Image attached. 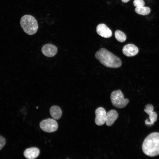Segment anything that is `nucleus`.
<instances>
[{
	"instance_id": "39448f33",
	"label": "nucleus",
	"mask_w": 159,
	"mask_h": 159,
	"mask_svg": "<svg viewBox=\"0 0 159 159\" xmlns=\"http://www.w3.org/2000/svg\"><path fill=\"white\" fill-rule=\"evenodd\" d=\"M39 126L42 130L47 132H54L58 128L57 122L51 118L43 120L40 122Z\"/></svg>"
},
{
	"instance_id": "f3484780",
	"label": "nucleus",
	"mask_w": 159,
	"mask_h": 159,
	"mask_svg": "<svg viewBox=\"0 0 159 159\" xmlns=\"http://www.w3.org/2000/svg\"><path fill=\"white\" fill-rule=\"evenodd\" d=\"M6 143L5 139L0 135V150L4 147Z\"/></svg>"
},
{
	"instance_id": "f8f14e48",
	"label": "nucleus",
	"mask_w": 159,
	"mask_h": 159,
	"mask_svg": "<svg viewBox=\"0 0 159 159\" xmlns=\"http://www.w3.org/2000/svg\"><path fill=\"white\" fill-rule=\"evenodd\" d=\"M39 153V150L37 148L32 147L26 149L24 151V155L27 159H34L38 157Z\"/></svg>"
},
{
	"instance_id": "423d86ee",
	"label": "nucleus",
	"mask_w": 159,
	"mask_h": 159,
	"mask_svg": "<svg viewBox=\"0 0 159 159\" xmlns=\"http://www.w3.org/2000/svg\"><path fill=\"white\" fill-rule=\"evenodd\" d=\"M154 107L150 104H148L145 107L144 111L149 115V118L145 120V122L146 125H153L157 119V114L156 112L153 111Z\"/></svg>"
},
{
	"instance_id": "20e7f679",
	"label": "nucleus",
	"mask_w": 159,
	"mask_h": 159,
	"mask_svg": "<svg viewBox=\"0 0 159 159\" xmlns=\"http://www.w3.org/2000/svg\"><path fill=\"white\" fill-rule=\"evenodd\" d=\"M110 99L113 105L120 109L124 107L129 102L128 99L124 98L123 94L120 90L112 92L110 95Z\"/></svg>"
},
{
	"instance_id": "1a4fd4ad",
	"label": "nucleus",
	"mask_w": 159,
	"mask_h": 159,
	"mask_svg": "<svg viewBox=\"0 0 159 159\" xmlns=\"http://www.w3.org/2000/svg\"><path fill=\"white\" fill-rule=\"evenodd\" d=\"M96 32L99 35L105 38H110L112 35V31L104 24H100L97 26Z\"/></svg>"
},
{
	"instance_id": "6e6552de",
	"label": "nucleus",
	"mask_w": 159,
	"mask_h": 159,
	"mask_svg": "<svg viewBox=\"0 0 159 159\" xmlns=\"http://www.w3.org/2000/svg\"><path fill=\"white\" fill-rule=\"evenodd\" d=\"M42 51L45 56L52 57L54 56L57 54V49L54 45L51 44H47L42 47Z\"/></svg>"
},
{
	"instance_id": "f03ea898",
	"label": "nucleus",
	"mask_w": 159,
	"mask_h": 159,
	"mask_svg": "<svg viewBox=\"0 0 159 159\" xmlns=\"http://www.w3.org/2000/svg\"><path fill=\"white\" fill-rule=\"evenodd\" d=\"M144 153L150 157L159 155V133L150 134L144 140L142 145Z\"/></svg>"
},
{
	"instance_id": "9d476101",
	"label": "nucleus",
	"mask_w": 159,
	"mask_h": 159,
	"mask_svg": "<svg viewBox=\"0 0 159 159\" xmlns=\"http://www.w3.org/2000/svg\"><path fill=\"white\" fill-rule=\"evenodd\" d=\"M139 51L138 48L133 44H129L124 46L122 52L125 56L130 57L136 55Z\"/></svg>"
},
{
	"instance_id": "2eb2a0df",
	"label": "nucleus",
	"mask_w": 159,
	"mask_h": 159,
	"mask_svg": "<svg viewBox=\"0 0 159 159\" xmlns=\"http://www.w3.org/2000/svg\"><path fill=\"white\" fill-rule=\"evenodd\" d=\"M115 36L116 40L120 42H125L126 39V36L125 34L119 30L115 31Z\"/></svg>"
},
{
	"instance_id": "9b49d317",
	"label": "nucleus",
	"mask_w": 159,
	"mask_h": 159,
	"mask_svg": "<svg viewBox=\"0 0 159 159\" xmlns=\"http://www.w3.org/2000/svg\"><path fill=\"white\" fill-rule=\"evenodd\" d=\"M118 117V114L117 111L114 110H111L107 113L106 124L108 126H110L113 124L115 121Z\"/></svg>"
},
{
	"instance_id": "0eeeda50",
	"label": "nucleus",
	"mask_w": 159,
	"mask_h": 159,
	"mask_svg": "<svg viewBox=\"0 0 159 159\" xmlns=\"http://www.w3.org/2000/svg\"><path fill=\"white\" fill-rule=\"evenodd\" d=\"M95 122L98 126L104 124L106 122L107 113L103 107H100L95 110Z\"/></svg>"
},
{
	"instance_id": "f257e3e1",
	"label": "nucleus",
	"mask_w": 159,
	"mask_h": 159,
	"mask_svg": "<svg viewBox=\"0 0 159 159\" xmlns=\"http://www.w3.org/2000/svg\"><path fill=\"white\" fill-rule=\"evenodd\" d=\"M95 57L101 63L107 67L118 68L122 65L119 57L104 48H101L97 52Z\"/></svg>"
},
{
	"instance_id": "ddd939ff",
	"label": "nucleus",
	"mask_w": 159,
	"mask_h": 159,
	"mask_svg": "<svg viewBox=\"0 0 159 159\" xmlns=\"http://www.w3.org/2000/svg\"><path fill=\"white\" fill-rule=\"evenodd\" d=\"M50 112L53 118L56 120H59L61 118L62 113L60 107L56 105H54L51 107Z\"/></svg>"
},
{
	"instance_id": "a211bd4d",
	"label": "nucleus",
	"mask_w": 159,
	"mask_h": 159,
	"mask_svg": "<svg viewBox=\"0 0 159 159\" xmlns=\"http://www.w3.org/2000/svg\"><path fill=\"white\" fill-rule=\"evenodd\" d=\"M130 0H121L122 1L123 3H127Z\"/></svg>"
},
{
	"instance_id": "dca6fc26",
	"label": "nucleus",
	"mask_w": 159,
	"mask_h": 159,
	"mask_svg": "<svg viewBox=\"0 0 159 159\" xmlns=\"http://www.w3.org/2000/svg\"><path fill=\"white\" fill-rule=\"evenodd\" d=\"M133 4L134 6L136 7L144 6L145 3L143 0H134Z\"/></svg>"
},
{
	"instance_id": "4468645a",
	"label": "nucleus",
	"mask_w": 159,
	"mask_h": 159,
	"mask_svg": "<svg viewBox=\"0 0 159 159\" xmlns=\"http://www.w3.org/2000/svg\"><path fill=\"white\" fill-rule=\"evenodd\" d=\"M135 11L136 13L139 14L145 15L150 13V9L148 7L143 6L136 7L135 9Z\"/></svg>"
},
{
	"instance_id": "7ed1b4c3",
	"label": "nucleus",
	"mask_w": 159,
	"mask_h": 159,
	"mask_svg": "<svg viewBox=\"0 0 159 159\" xmlns=\"http://www.w3.org/2000/svg\"><path fill=\"white\" fill-rule=\"evenodd\" d=\"M20 24L24 32L28 35L35 34L38 29V25L36 19L30 15H25L22 17Z\"/></svg>"
}]
</instances>
